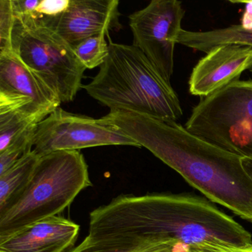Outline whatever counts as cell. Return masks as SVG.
<instances>
[{"label": "cell", "instance_id": "cb8c5ba5", "mask_svg": "<svg viewBox=\"0 0 252 252\" xmlns=\"http://www.w3.org/2000/svg\"><path fill=\"white\" fill-rule=\"evenodd\" d=\"M229 2H231V3L233 4H240V3H243V4H249V5H252V1H229Z\"/></svg>", "mask_w": 252, "mask_h": 252}, {"label": "cell", "instance_id": "ffe728a7", "mask_svg": "<svg viewBox=\"0 0 252 252\" xmlns=\"http://www.w3.org/2000/svg\"><path fill=\"white\" fill-rule=\"evenodd\" d=\"M15 16L11 0H0V51L12 50L11 36Z\"/></svg>", "mask_w": 252, "mask_h": 252}, {"label": "cell", "instance_id": "4fadbf2b", "mask_svg": "<svg viewBox=\"0 0 252 252\" xmlns=\"http://www.w3.org/2000/svg\"><path fill=\"white\" fill-rule=\"evenodd\" d=\"M178 44L201 52L227 44H237L252 48V25H234L208 32L181 31Z\"/></svg>", "mask_w": 252, "mask_h": 252}, {"label": "cell", "instance_id": "5bb4252c", "mask_svg": "<svg viewBox=\"0 0 252 252\" xmlns=\"http://www.w3.org/2000/svg\"><path fill=\"white\" fill-rule=\"evenodd\" d=\"M40 157L32 150L0 175V213L5 211L29 185Z\"/></svg>", "mask_w": 252, "mask_h": 252}, {"label": "cell", "instance_id": "ba28073f", "mask_svg": "<svg viewBox=\"0 0 252 252\" xmlns=\"http://www.w3.org/2000/svg\"><path fill=\"white\" fill-rule=\"evenodd\" d=\"M141 147L126 134L95 119L57 108L39 122L33 151L39 157L63 150H79L101 146Z\"/></svg>", "mask_w": 252, "mask_h": 252}, {"label": "cell", "instance_id": "d4e9b609", "mask_svg": "<svg viewBox=\"0 0 252 252\" xmlns=\"http://www.w3.org/2000/svg\"><path fill=\"white\" fill-rule=\"evenodd\" d=\"M249 71H250V73L252 74V66L250 67V69H249Z\"/></svg>", "mask_w": 252, "mask_h": 252}, {"label": "cell", "instance_id": "603a6c76", "mask_svg": "<svg viewBox=\"0 0 252 252\" xmlns=\"http://www.w3.org/2000/svg\"><path fill=\"white\" fill-rule=\"evenodd\" d=\"M245 163H246V166L248 170L249 171V172H250L252 175V159L246 158Z\"/></svg>", "mask_w": 252, "mask_h": 252}, {"label": "cell", "instance_id": "3957f363", "mask_svg": "<svg viewBox=\"0 0 252 252\" xmlns=\"http://www.w3.org/2000/svg\"><path fill=\"white\" fill-rule=\"evenodd\" d=\"M107 36L108 57L96 76L82 88L110 111L134 112L177 122L183 110L171 83L138 48L114 43Z\"/></svg>", "mask_w": 252, "mask_h": 252}, {"label": "cell", "instance_id": "5b68a950", "mask_svg": "<svg viewBox=\"0 0 252 252\" xmlns=\"http://www.w3.org/2000/svg\"><path fill=\"white\" fill-rule=\"evenodd\" d=\"M12 51L55 93L70 102L82 88L86 67L72 47L55 31L39 21L15 17Z\"/></svg>", "mask_w": 252, "mask_h": 252}, {"label": "cell", "instance_id": "8fae6325", "mask_svg": "<svg viewBox=\"0 0 252 252\" xmlns=\"http://www.w3.org/2000/svg\"><path fill=\"white\" fill-rule=\"evenodd\" d=\"M119 6L118 0H70L51 29L73 48L91 36L119 29Z\"/></svg>", "mask_w": 252, "mask_h": 252}, {"label": "cell", "instance_id": "9c48e42d", "mask_svg": "<svg viewBox=\"0 0 252 252\" xmlns=\"http://www.w3.org/2000/svg\"><path fill=\"white\" fill-rule=\"evenodd\" d=\"M61 104L12 50L0 51V110H19L42 121Z\"/></svg>", "mask_w": 252, "mask_h": 252}, {"label": "cell", "instance_id": "9a60e30c", "mask_svg": "<svg viewBox=\"0 0 252 252\" xmlns=\"http://www.w3.org/2000/svg\"><path fill=\"white\" fill-rule=\"evenodd\" d=\"M178 242L160 239L140 240H106L87 236L85 240L69 252H155Z\"/></svg>", "mask_w": 252, "mask_h": 252}, {"label": "cell", "instance_id": "d6986e66", "mask_svg": "<svg viewBox=\"0 0 252 252\" xmlns=\"http://www.w3.org/2000/svg\"><path fill=\"white\" fill-rule=\"evenodd\" d=\"M70 0H40V3L30 19L40 22L51 28L54 22L64 13Z\"/></svg>", "mask_w": 252, "mask_h": 252}, {"label": "cell", "instance_id": "7a4b0ae2", "mask_svg": "<svg viewBox=\"0 0 252 252\" xmlns=\"http://www.w3.org/2000/svg\"><path fill=\"white\" fill-rule=\"evenodd\" d=\"M101 119L151 152L211 201L252 222V175L246 158L208 142L176 122L123 110L110 111Z\"/></svg>", "mask_w": 252, "mask_h": 252}, {"label": "cell", "instance_id": "277c9868", "mask_svg": "<svg viewBox=\"0 0 252 252\" xmlns=\"http://www.w3.org/2000/svg\"><path fill=\"white\" fill-rule=\"evenodd\" d=\"M91 186L88 166L79 150L42 156L29 185L0 213V240L38 221L60 215L82 190Z\"/></svg>", "mask_w": 252, "mask_h": 252}, {"label": "cell", "instance_id": "e0dca14e", "mask_svg": "<svg viewBox=\"0 0 252 252\" xmlns=\"http://www.w3.org/2000/svg\"><path fill=\"white\" fill-rule=\"evenodd\" d=\"M109 33L91 36L73 47L79 61L86 69L101 67L109 55V43L105 37Z\"/></svg>", "mask_w": 252, "mask_h": 252}, {"label": "cell", "instance_id": "2e32d148", "mask_svg": "<svg viewBox=\"0 0 252 252\" xmlns=\"http://www.w3.org/2000/svg\"><path fill=\"white\" fill-rule=\"evenodd\" d=\"M42 120L19 110H0V153L29 126Z\"/></svg>", "mask_w": 252, "mask_h": 252}, {"label": "cell", "instance_id": "44dd1931", "mask_svg": "<svg viewBox=\"0 0 252 252\" xmlns=\"http://www.w3.org/2000/svg\"><path fill=\"white\" fill-rule=\"evenodd\" d=\"M250 249H234L222 248V249H189L187 252H250Z\"/></svg>", "mask_w": 252, "mask_h": 252}, {"label": "cell", "instance_id": "30bf717a", "mask_svg": "<svg viewBox=\"0 0 252 252\" xmlns=\"http://www.w3.org/2000/svg\"><path fill=\"white\" fill-rule=\"evenodd\" d=\"M252 66V48L237 44L215 47L199 60L190 75V94L200 98L209 96L240 80Z\"/></svg>", "mask_w": 252, "mask_h": 252}, {"label": "cell", "instance_id": "8992f818", "mask_svg": "<svg viewBox=\"0 0 252 252\" xmlns=\"http://www.w3.org/2000/svg\"><path fill=\"white\" fill-rule=\"evenodd\" d=\"M194 135L252 159V80H237L200 98L186 122Z\"/></svg>", "mask_w": 252, "mask_h": 252}, {"label": "cell", "instance_id": "484cf974", "mask_svg": "<svg viewBox=\"0 0 252 252\" xmlns=\"http://www.w3.org/2000/svg\"><path fill=\"white\" fill-rule=\"evenodd\" d=\"M249 252H252V249H251L250 250H249Z\"/></svg>", "mask_w": 252, "mask_h": 252}, {"label": "cell", "instance_id": "ac0fdd59", "mask_svg": "<svg viewBox=\"0 0 252 252\" xmlns=\"http://www.w3.org/2000/svg\"><path fill=\"white\" fill-rule=\"evenodd\" d=\"M39 124L29 126L22 133L14 138L11 144L0 153V175L6 172L22 157L32 151L35 135Z\"/></svg>", "mask_w": 252, "mask_h": 252}, {"label": "cell", "instance_id": "52a82bcc", "mask_svg": "<svg viewBox=\"0 0 252 252\" xmlns=\"http://www.w3.org/2000/svg\"><path fill=\"white\" fill-rule=\"evenodd\" d=\"M185 14L181 1L153 0L129 16L132 45L142 51L169 83L174 72L175 45Z\"/></svg>", "mask_w": 252, "mask_h": 252}, {"label": "cell", "instance_id": "7402d4cb", "mask_svg": "<svg viewBox=\"0 0 252 252\" xmlns=\"http://www.w3.org/2000/svg\"><path fill=\"white\" fill-rule=\"evenodd\" d=\"M189 249V248L185 245L178 243L155 252H187Z\"/></svg>", "mask_w": 252, "mask_h": 252}, {"label": "cell", "instance_id": "7c38bea8", "mask_svg": "<svg viewBox=\"0 0 252 252\" xmlns=\"http://www.w3.org/2000/svg\"><path fill=\"white\" fill-rule=\"evenodd\" d=\"M80 226L63 217L38 221L0 240V252H70L79 237Z\"/></svg>", "mask_w": 252, "mask_h": 252}, {"label": "cell", "instance_id": "6da1fadb", "mask_svg": "<svg viewBox=\"0 0 252 252\" xmlns=\"http://www.w3.org/2000/svg\"><path fill=\"white\" fill-rule=\"evenodd\" d=\"M98 240H175L189 249H252V236L209 200L189 194H121L90 214Z\"/></svg>", "mask_w": 252, "mask_h": 252}]
</instances>
